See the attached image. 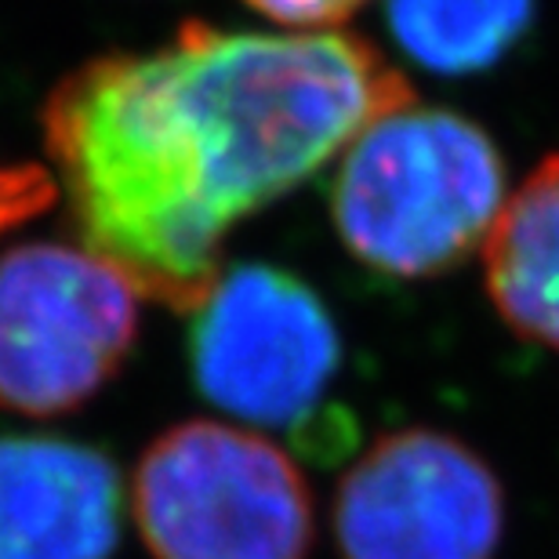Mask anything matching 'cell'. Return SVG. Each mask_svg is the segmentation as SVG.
Listing matches in <instances>:
<instances>
[{"instance_id": "6da1fadb", "label": "cell", "mask_w": 559, "mask_h": 559, "mask_svg": "<svg viewBox=\"0 0 559 559\" xmlns=\"http://www.w3.org/2000/svg\"><path fill=\"white\" fill-rule=\"evenodd\" d=\"M44 150L81 248L139 298L193 312L222 276L233 229L164 51H109L51 87Z\"/></svg>"}, {"instance_id": "7a4b0ae2", "label": "cell", "mask_w": 559, "mask_h": 559, "mask_svg": "<svg viewBox=\"0 0 559 559\" xmlns=\"http://www.w3.org/2000/svg\"><path fill=\"white\" fill-rule=\"evenodd\" d=\"M160 51L229 226L415 103L404 73L349 33H243L189 19Z\"/></svg>"}, {"instance_id": "3957f363", "label": "cell", "mask_w": 559, "mask_h": 559, "mask_svg": "<svg viewBox=\"0 0 559 559\" xmlns=\"http://www.w3.org/2000/svg\"><path fill=\"white\" fill-rule=\"evenodd\" d=\"M506 204V164L473 120L407 103L338 156L331 218L367 270L421 280L484 248Z\"/></svg>"}, {"instance_id": "277c9868", "label": "cell", "mask_w": 559, "mask_h": 559, "mask_svg": "<svg viewBox=\"0 0 559 559\" xmlns=\"http://www.w3.org/2000/svg\"><path fill=\"white\" fill-rule=\"evenodd\" d=\"M131 516L153 559H309L312 490L262 432L189 418L145 447Z\"/></svg>"}, {"instance_id": "5b68a950", "label": "cell", "mask_w": 559, "mask_h": 559, "mask_svg": "<svg viewBox=\"0 0 559 559\" xmlns=\"http://www.w3.org/2000/svg\"><path fill=\"white\" fill-rule=\"evenodd\" d=\"M189 317L197 393L248 429L306 432L338 382L342 338L306 280L265 262L222 270Z\"/></svg>"}, {"instance_id": "8992f818", "label": "cell", "mask_w": 559, "mask_h": 559, "mask_svg": "<svg viewBox=\"0 0 559 559\" xmlns=\"http://www.w3.org/2000/svg\"><path fill=\"white\" fill-rule=\"evenodd\" d=\"M139 338V295L70 243L0 254V411L73 415L120 374Z\"/></svg>"}, {"instance_id": "52a82bcc", "label": "cell", "mask_w": 559, "mask_h": 559, "mask_svg": "<svg viewBox=\"0 0 559 559\" xmlns=\"http://www.w3.org/2000/svg\"><path fill=\"white\" fill-rule=\"evenodd\" d=\"M342 559H495L506 490L473 447L436 429L374 440L334 490Z\"/></svg>"}, {"instance_id": "ba28073f", "label": "cell", "mask_w": 559, "mask_h": 559, "mask_svg": "<svg viewBox=\"0 0 559 559\" xmlns=\"http://www.w3.org/2000/svg\"><path fill=\"white\" fill-rule=\"evenodd\" d=\"M124 479L66 436H0V559H114Z\"/></svg>"}, {"instance_id": "9c48e42d", "label": "cell", "mask_w": 559, "mask_h": 559, "mask_svg": "<svg viewBox=\"0 0 559 559\" xmlns=\"http://www.w3.org/2000/svg\"><path fill=\"white\" fill-rule=\"evenodd\" d=\"M484 284L520 338L559 353V153L506 197L484 240Z\"/></svg>"}, {"instance_id": "30bf717a", "label": "cell", "mask_w": 559, "mask_h": 559, "mask_svg": "<svg viewBox=\"0 0 559 559\" xmlns=\"http://www.w3.org/2000/svg\"><path fill=\"white\" fill-rule=\"evenodd\" d=\"M531 15L534 0H385L400 48L443 76L501 62L527 33Z\"/></svg>"}, {"instance_id": "8fae6325", "label": "cell", "mask_w": 559, "mask_h": 559, "mask_svg": "<svg viewBox=\"0 0 559 559\" xmlns=\"http://www.w3.org/2000/svg\"><path fill=\"white\" fill-rule=\"evenodd\" d=\"M59 186L55 175L40 164H0V233L26 226L29 218L44 215Z\"/></svg>"}, {"instance_id": "7c38bea8", "label": "cell", "mask_w": 559, "mask_h": 559, "mask_svg": "<svg viewBox=\"0 0 559 559\" xmlns=\"http://www.w3.org/2000/svg\"><path fill=\"white\" fill-rule=\"evenodd\" d=\"M265 19L280 22V26L301 29V33H323L331 26H342L353 19L367 0H243Z\"/></svg>"}]
</instances>
